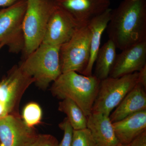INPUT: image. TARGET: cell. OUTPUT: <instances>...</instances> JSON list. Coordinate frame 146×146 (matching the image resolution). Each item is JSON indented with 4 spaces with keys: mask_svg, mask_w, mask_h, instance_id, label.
Returning <instances> with one entry per match:
<instances>
[{
    "mask_svg": "<svg viewBox=\"0 0 146 146\" xmlns=\"http://www.w3.org/2000/svg\"><path fill=\"white\" fill-rule=\"evenodd\" d=\"M106 29L121 50L146 40V0H122L112 9Z\"/></svg>",
    "mask_w": 146,
    "mask_h": 146,
    "instance_id": "6da1fadb",
    "label": "cell"
},
{
    "mask_svg": "<svg viewBox=\"0 0 146 146\" xmlns=\"http://www.w3.org/2000/svg\"><path fill=\"white\" fill-rule=\"evenodd\" d=\"M100 80L95 76H85L75 72L62 73L52 82L51 91L60 100L69 98L75 102L87 117L99 89Z\"/></svg>",
    "mask_w": 146,
    "mask_h": 146,
    "instance_id": "7a4b0ae2",
    "label": "cell"
},
{
    "mask_svg": "<svg viewBox=\"0 0 146 146\" xmlns=\"http://www.w3.org/2000/svg\"><path fill=\"white\" fill-rule=\"evenodd\" d=\"M60 47L42 43L25 57L20 65L23 70L33 79L40 88H47L62 74Z\"/></svg>",
    "mask_w": 146,
    "mask_h": 146,
    "instance_id": "3957f363",
    "label": "cell"
},
{
    "mask_svg": "<svg viewBox=\"0 0 146 146\" xmlns=\"http://www.w3.org/2000/svg\"><path fill=\"white\" fill-rule=\"evenodd\" d=\"M56 7L54 1L50 0H27L23 23L25 57L42 44L50 16Z\"/></svg>",
    "mask_w": 146,
    "mask_h": 146,
    "instance_id": "277c9868",
    "label": "cell"
},
{
    "mask_svg": "<svg viewBox=\"0 0 146 146\" xmlns=\"http://www.w3.org/2000/svg\"><path fill=\"white\" fill-rule=\"evenodd\" d=\"M138 72L121 77H109L101 80L92 113L109 116L128 93L138 83Z\"/></svg>",
    "mask_w": 146,
    "mask_h": 146,
    "instance_id": "5b68a950",
    "label": "cell"
},
{
    "mask_svg": "<svg viewBox=\"0 0 146 146\" xmlns=\"http://www.w3.org/2000/svg\"><path fill=\"white\" fill-rule=\"evenodd\" d=\"M91 35L87 25L80 27L68 42L60 46L62 74L70 72L83 74L90 59Z\"/></svg>",
    "mask_w": 146,
    "mask_h": 146,
    "instance_id": "8992f818",
    "label": "cell"
},
{
    "mask_svg": "<svg viewBox=\"0 0 146 146\" xmlns=\"http://www.w3.org/2000/svg\"><path fill=\"white\" fill-rule=\"evenodd\" d=\"M27 6V0H21L0 10V44L7 46L13 53L24 49L23 23Z\"/></svg>",
    "mask_w": 146,
    "mask_h": 146,
    "instance_id": "52a82bcc",
    "label": "cell"
},
{
    "mask_svg": "<svg viewBox=\"0 0 146 146\" xmlns=\"http://www.w3.org/2000/svg\"><path fill=\"white\" fill-rule=\"evenodd\" d=\"M34 80L22 70L15 66L8 75L0 82V103L7 115L13 111L24 92Z\"/></svg>",
    "mask_w": 146,
    "mask_h": 146,
    "instance_id": "ba28073f",
    "label": "cell"
},
{
    "mask_svg": "<svg viewBox=\"0 0 146 146\" xmlns=\"http://www.w3.org/2000/svg\"><path fill=\"white\" fill-rule=\"evenodd\" d=\"M80 27L68 12L56 5L50 16L42 43L60 46Z\"/></svg>",
    "mask_w": 146,
    "mask_h": 146,
    "instance_id": "9c48e42d",
    "label": "cell"
},
{
    "mask_svg": "<svg viewBox=\"0 0 146 146\" xmlns=\"http://www.w3.org/2000/svg\"><path fill=\"white\" fill-rule=\"evenodd\" d=\"M54 2L80 27L87 25L92 19L109 9L110 5V0H56Z\"/></svg>",
    "mask_w": 146,
    "mask_h": 146,
    "instance_id": "30bf717a",
    "label": "cell"
},
{
    "mask_svg": "<svg viewBox=\"0 0 146 146\" xmlns=\"http://www.w3.org/2000/svg\"><path fill=\"white\" fill-rule=\"evenodd\" d=\"M36 134L17 115L0 118V146H25Z\"/></svg>",
    "mask_w": 146,
    "mask_h": 146,
    "instance_id": "8fae6325",
    "label": "cell"
},
{
    "mask_svg": "<svg viewBox=\"0 0 146 146\" xmlns=\"http://www.w3.org/2000/svg\"><path fill=\"white\" fill-rule=\"evenodd\" d=\"M121 51L117 55L110 77H121L138 72L146 65V40Z\"/></svg>",
    "mask_w": 146,
    "mask_h": 146,
    "instance_id": "7c38bea8",
    "label": "cell"
},
{
    "mask_svg": "<svg viewBox=\"0 0 146 146\" xmlns=\"http://www.w3.org/2000/svg\"><path fill=\"white\" fill-rule=\"evenodd\" d=\"M87 128L97 146H118L116 137L109 116L101 113H91L87 117Z\"/></svg>",
    "mask_w": 146,
    "mask_h": 146,
    "instance_id": "4fadbf2b",
    "label": "cell"
},
{
    "mask_svg": "<svg viewBox=\"0 0 146 146\" xmlns=\"http://www.w3.org/2000/svg\"><path fill=\"white\" fill-rule=\"evenodd\" d=\"M146 89L137 83L109 116L112 123L146 110Z\"/></svg>",
    "mask_w": 146,
    "mask_h": 146,
    "instance_id": "5bb4252c",
    "label": "cell"
},
{
    "mask_svg": "<svg viewBox=\"0 0 146 146\" xmlns=\"http://www.w3.org/2000/svg\"><path fill=\"white\" fill-rule=\"evenodd\" d=\"M112 125L120 143L129 145L139 134L146 130V110L112 123Z\"/></svg>",
    "mask_w": 146,
    "mask_h": 146,
    "instance_id": "9a60e30c",
    "label": "cell"
},
{
    "mask_svg": "<svg viewBox=\"0 0 146 146\" xmlns=\"http://www.w3.org/2000/svg\"><path fill=\"white\" fill-rule=\"evenodd\" d=\"M112 9L110 8L104 13L95 17L88 23L87 26L91 32L90 56L87 68L82 75H92L93 67L100 46L101 40L104 32L106 29L110 19Z\"/></svg>",
    "mask_w": 146,
    "mask_h": 146,
    "instance_id": "2e32d148",
    "label": "cell"
},
{
    "mask_svg": "<svg viewBox=\"0 0 146 146\" xmlns=\"http://www.w3.org/2000/svg\"><path fill=\"white\" fill-rule=\"evenodd\" d=\"M116 49L115 44L110 39L100 48L94 63V75L100 80L109 77L117 56Z\"/></svg>",
    "mask_w": 146,
    "mask_h": 146,
    "instance_id": "e0dca14e",
    "label": "cell"
},
{
    "mask_svg": "<svg viewBox=\"0 0 146 146\" xmlns=\"http://www.w3.org/2000/svg\"><path fill=\"white\" fill-rule=\"evenodd\" d=\"M58 109L67 115V119L74 130L87 128V117L80 108L72 100H62L59 102Z\"/></svg>",
    "mask_w": 146,
    "mask_h": 146,
    "instance_id": "ac0fdd59",
    "label": "cell"
},
{
    "mask_svg": "<svg viewBox=\"0 0 146 146\" xmlns=\"http://www.w3.org/2000/svg\"><path fill=\"white\" fill-rule=\"evenodd\" d=\"M42 116V110L36 103H30L23 110V121L28 127L31 128L41 122Z\"/></svg>",
    "mask_w": 146,
    "mask_h": 146,
    "instance_id": "d6986e66",
    "label": "cell"
},
{
    "mask_svg": "<svg viewBox=\"0 0 146 146\" xmlns=\"http://www.w3.org/2000/svg\"><path fill=\"white\" fill-rule=\"evenodd\" d=\"M72 146H97L88 128L74 130Z\"/></svg>",
    "mask_w": 146,
    "mask_h": 146,
    "instance_id": "ffe728a7",
    "label": "cell"
},
{
    "mask_svg": "<svg viewBox=\"0 0 146 146\" xmlns=\"http://www.w3.org/2000/svg\"><path fill=\"white\" fill-rule=\"evenodd\" d=\"M58 141L50 134H36L25 146H58Z\"/></svg>",
    "mask_w": 146,
    "mask_h": 146,
    "instance_id": "44dd1931",
    "label": "cell"
},
{
    "mask_svg": "<svg viewBox=\"0 0 146 146\" xmlns=\"http://www.w3.org/2000/svg\"><path fill=\"white\" fill-rule=\"evenodd\" d=\"M59 127L64 131V135L58 146H72L74 129L67 117L59 124Z\"/></svg>",
    "mask_w": 146,
    "mask_h": 146,
    "instance_id": "7402d4cb",
    "label": "cell"
},
{
    "mask_svg": "<svg viewBox=\"0 0 146 146\" xmlns=\"http://www.w3.org/2000/svg\"><path fill=\"white\" fill-rule=\"evenodd\" d=\"M128 146H146V130L136 137Z\"/></svg>",
    "mask_w": 146,
    "mask_h": 146,
    "instance_id": "603a6c76",
    "label": "cell"
},
{
    "mask_svg": "<svg viewBox=\"0 0 146 146\" xmlns=\"http://www.w3.org/2000/svg\"><path fill=\"white\" fill-rule=\"evenodd\" d=\"M138 83L146 89V65L138 72Z\"/></svg>",
    "mask_w": 146,
    "mask_h": 146,
    "instance_id": "cb8c5ba5",
    "label": "cell"
},
{
    "mask_svg": "<svg viewBox=\"0 0 146 146\" xmlns=\"http://www.w3.org/2000/svg\"><path fill=\"white\" fill-rule=\"evenodd\" d=\"M20 1L21 0H0V8L8 7Z\"/></svg>",
    "mask_w": 146,
    "mask_h": 146,
    "instance_id": "d4e9b609",
    "label": "cell"
},
{
    "mask_svg": "<svg viewBox=\"0 0 146 146\" xmlns=\"http://www.w3.org/2000/svg\"><path fill=\"white\" fill-rule=\"evenodd\" d=\"M6 115H7V114L6 113L4 108L3 106L0 103V118L5 116Z\"/></svg>",
    "mask_w": 146,
    "mask_h": 146,
    "instance_id": "484cf974",
    "label": "cell"
},
{
    "mask_svg": "<svg viewBox=\"0 0 146 146\" xmlns=\"http://www.w3.org/2000/svg\"><path fill=\"white\" fill-rule=\"evenodd\" d=\"M4 46V45H3V44H0V50H1V49Z\"/></svg>",
    "mask_w": 146,
    "mask_h": 146,
    "instance_id": "4316f807",
    "label": "cell"
},
{
    "mask_svg": "<svg viewBox=\"0 0 146 146\" xmlns=\"http://www.w3.org/2000/svg\"><path fill=\"white\" fill-rule=\"evenodd\" d=\"M118 146H128V145H121V144H120V145Z\"/></svg>",
    "mask_w": 146,
    "mask_h": 146,
    "instance_id": "83f0119b",
    "label": "cell"
},
{
    "mask_svg": "<svg viewBox=\"0 0 146 146\" xmlns=\"http://www.w3.org/2000/svg\"><path fill=\"white\" fill-rule=\"evenodd\" d=\"M50 1H54L56 0H50Z\"/></svg>",
    "mask_w": 146,
    "mask_h": 146,
    "instance_id": "f1b7e54d",
    "label": "cell"
}]
</instances>
